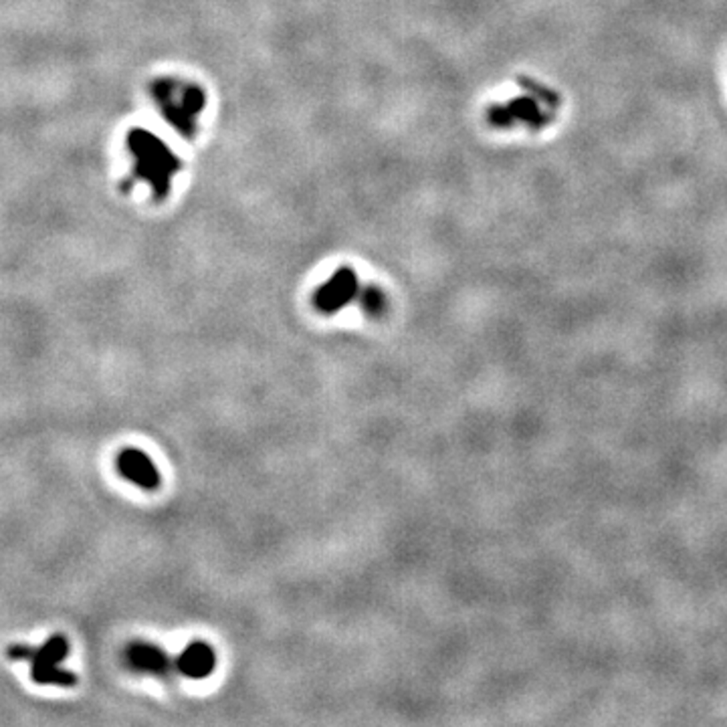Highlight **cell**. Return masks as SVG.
<instances>
[{"label":"cell","instance_id":"9","mask_svg":"<svg viewBox=\"0 0 727 727\" xmlns=\"http://www.w3.org/2000/svg\"><path fill=\"white\" fill-rule=\"evenodd\" d=\"M362 308L368 316H380L384 309H387V297L378 287H366L362 293Z\"/></svg>","mask_w":727,"mask_h":727},{"label":"cell","instance_id":"7","mask_svg":"<svg viewBox=\"0 0 727 727\" xmlns=\"http://www.w3.org/2000/svg\"><path fill=\"white\" fill-rule=\"evenodd\" d=\"M126 663L137 673L156 675V677H170L172 668H176L170 654L162 646L145 641H134L132 645H128Z\"/></svg>","mask_w":727,"mask_h":727},{"label":"cell","instance_id":"8","mask_svg":"<svg viewBox=\"0 0 727 727\" xmlns=\"http://www.w3.org/2000/svg\"><path fill=\"white\" fill-rule=\"evenodd\" d=\"M174 667H176V671L182 677L194 681L207 679L216 668V653L208 643L194 641L178 654L176 661H174Z\"/></svg>","mask_w":727,"mask_h":727},{"label":"cell","instance_id":"3","mask_svg":"<svg viewBox=\"0 0 727 727\" xmlns=\"http://www.w3.org/2000/svg\"><path fill=\"white\" fill-rule=\"evenodd\" d=\"M154 99L166 120L174 123L180 132L191 134L196 115L205 106V98L199 87L186 85L174 79H160L154 85Z\"/></svg>","mask_w":727,"mask_h":727},{"label":"cell","instance_id":"2","mask_svg":"<svg viewBox=\"0 0 727 727\" xmlns=\"http://www.w3.org/2000/svg\"><path fill=\"white\" fill-rule=\"evenodd\" d=\"M69 638L63 635H55L47 638L41 646L28 645H11L9 657L14 661L25 659L31 663V679L39 685H59L73 687L77 685V675L59 668L63 659L69 657Z\"/></svg>","mask_w":727,"mask_h":727},{"label":"cell","instance_id":"1","mask_svg":"<svg viewBox=\"0 0 727 727\" xmlns=\"http://www.w3.org/2000/svg\"><path fill=\"white\" fill-rule=\"evenodd\" d=\"M126 144L128 152L136 160V180L148 182L158 199H164L166 192H168L172 176L180 168L176 156L154 134L144 132L140 128H136L128 134Z\"/></svg>","mask_w":727,"mask_h":727},{"label":"cell","instance_id":"4","mask_svg":"<svg viewBox=\"0 0 727 727\" xmlns=\"http://www.w3.org/2000/svg\"><path fill=\"white\" fill-rule=\"evenodd\" d=\"M556 98L548 91L532 90L520 99L499 109V123H529V126H542L554 113Z\"/></svg>","mask_w":727,"mask_h":727},{"label":"cell","instance_id":"5","mask_svg":"<svg viewBox=\"0 0 727 727\" xmlns=\"http://www.w3.org/2000/svg\"><path fill=\"white\" fill-rule=\"evenodd\" d=\"M360 285L352 269H338L316 293V308L322 314H338L348 303L356 300Z\"/></svg>","mask_w":727,"mask_h":727},{"label":"cell","instance_id":"6","mask_svg":"<svg viewBox=\"0 0 727 727\" xmlns=\"http://www.w3.org/2000/svg\"><path fill=\"white\" fill-rule=\"evenodd\" d=\"M118 471L123 479H128V481H132L134 485L145 491H156L160 487V481H162L154 461H152L142 449L136 447L120 450Z\"/></svg>","mask_w":727,"mask_h":727}]
</instances>
